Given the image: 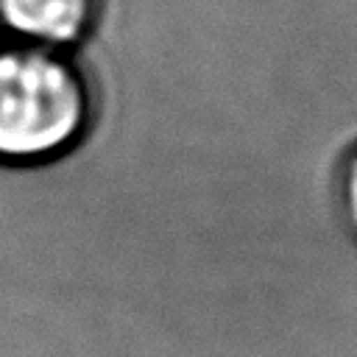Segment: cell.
<instances>
[{
	"label": "cell",
	"instance_id": "6da1fadb",
	"mask_svg": "<svg viewBox=\"0 0 357 357\" xmlns=\"http://www.w3.org/2000/svg\"><path fill=\"white\" fill-rule=\"evenodd\" d=\"M95 123V89L73 50L0 36V165L73 153Z\"/></svg>",
	"mask_w": 357,
	"mask_h": 357
},
{
	"label": "cell",
	"instance_id": "7a4b0ae2",
	"mask_svg": "<svg viewBox=\"0 0 357 357\" xmlns=\"http://www.w3.org/2000/svg\"><path fill=\"white\" fill-rule=\"evenodd\" d=\"M100 14L103 0H0V36L75 53Z\"/></svg>",
	"mask_w": 357,
	"mask_h": 357
},
{
	"label": "cell",
	"instance_id": "3957f363",
	"mask_svg": "<svg viewBox=\"0 0 357 357\" xmlns=\"http://www.w3.org/2000/svg\"><path fill=\"white\" fill-rule=\"evenodd\" d=\"M343 209H346V218L351 223V229L357 231V145L349 151L346 156V165H343Z\"/></svg>",
	"mask_w": 357,
	"mask_h": 357
}]
</instances>
